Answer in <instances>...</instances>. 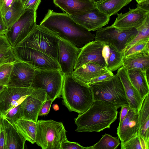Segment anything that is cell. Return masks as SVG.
<instances>
[{
  "mask_svg": "<svg viewBox=\"0 0 149 149\" xmlns=\"http://www.w3.org/2000/svg\"><path fill=\"white\" fill-rule=\"evenodd\" d=\"M79 48L93 41L95 35L76 22L67 14L48 10L40 24Z\"/></svg>",
  "mask_w": 149,
  "mask_h": 149,
  "instance_id": "cell-1",
  "label": "cell"
},
{
  "mask_svg": "<svg viewBox=\"0 0 149 149\" xmlns=\"http://www.w3.org/2000/svg\"><path fill=\"white\" fill-rule=\"evenodd\" d=\"M115 106L103 100L94 101L84 112L74 119L77 132H99L107 128L117 118L118 111Z\"/></svg>",
  "mask_w": 149,
  "mask_h": 149,
  "instance_id": "cell-2",
  "label": "cell"
},
{
  "mask_svg": "<svg viewBox=\"0 0 149 149\" xmlns=\"http://www.w3.org/2000/svg\"><path fill=\"white\" fill-rule=\"evenodd\" d=\"M61 96L68 109L79 114L87 110L94 101L90 86L77 81L71 74L64 75Z\"/></svg>",
  "mask_w": 149,
  "mask_h": 149,
  "instance_id": "cell-3",
  "label": "cell"
},
{
  "mask_svg": "<svg viewBox=\"0 0 149 149\" xmlns=\"http://www.w3.org/2000/svg\"><path fill=\"white\" fill-rule=\"evenodd\" d=\"M60 38L36 24L28 35L16 47L32 48L41 51L58 61V45Z\"/></svg>",
  "mask_w": 149,
  "mask_h": 149,
  "instance_id": "cell-4",
  "label": "cell"
},
{
  "mask_svg": "<svg viewBox=\"0 0 149 149\" xmlns=\"http://www.w3.org/2000/svg\"><path fill=\"white\" fill-rule=\"evenodd\" d=\"M37 123L35 143L43 149H61L67 139L63 124L52 120H40Z\"/></svg>",
  "mask_w": 149,
  "mask_h": 149,
  "instance_id": "cell-5",
  "label": "cell"
},
{
  "mask_svg": "<svg viewBox=\"0 0 149 149\" xmlns=\"http://www.w3.org/2000/svg\"><path fill=\"white\" fill-rule=\"evenodd\" d=\"M90 86L94 101H105L115 106L117 109L128 105L123 86L116 74L110 80L96 83Z\"/></svg>",
  "mask_w": 149,
  "mask_h": 149,
  "instance_id": "cell-6",
  "label": "cell"
},
{
  "mask_svg": "<svg viewBox=\"0 0 149 149\" xmlns=\"http://www.w3.org/2000/svg\"><path fill=\"white\" fill-rule=\"evenodd\" d=\"M64 77L60 70L36 69L31 88L44 90L47 98L54 101L61 97Z\"/></svg>",
  "mask_w": 149,
  "mask_h": 149,
  "instance_id": "cell-7",
  "label": "cell"
},
{
  "mask_svg": "<svg viewBox=\"0 0 149 149\" xmlns=\"http://www.w3.org/2000/svg\"><path fill=\"white\" fill-rule=\"evenodd\" d=\"M13 50L18 60L28 63L36 69L60 70L57 60L41 51L21 47H13Z\"/></svg>",
  "mask_w": 149,
  "mask_h": 149,
  "instance_id": "cell-8",
  "label": "cell"
},
{
  "mask_svg": "<svg viewBox=\"0 0 149 149\" xmlns=\"http://www.w3.org/2000/svg\"><path fill=\"white\" fill-rule=\"evenodd\" d=\"M138 32L135 28L122 30L111 26L97 30L95 39V40L112 45L123 54L125 48L134 38Z\"/></svg>",
  "mask_w": 149,
  "mask_h": 149,
  "instance_id": "cell-9",
  "label": "cell"
},
{
  "mask_svg": "<svg viewBox=\"0 0 149 149\" xmlns=\"http://www.w3.org/2000/svg\"><path fill=\"white\" fill-rule=\"evenodd\" d=\"M36 11L25 10L8 29L5 35L13 47L17 46L31 31L36 24Z\"/></svg>",
  "mask_w": 149,
  "mask_h": 149,
  "instance_id": "cell-10",
  "label": "cell"
},
{
  "mask_svg": "<svg viewBox=\"0 0 149 149\" xmlns=\"http://www.w3.org/2000/svg\"><path fill=\"white\" fill-rule=\"evenodd\" d=\"M81 50L70 42L60 38L58 45V62L64 75H70Z\"/></svg>",
  "mask_w": 149,
  "mask_h": 149,
  "instance_id": "cell-11",
  "label": "cell"
},
{
  "mask_svg": "<svg viewBox=\"0 0 149 149\" xmlns=\"http://www.w3.org/2000/svg\"><path fill=\"white\" fill-rule=\"evenodd\" d=\"M34 88L6 86L0 93V113L4 116L12 108L20 103Z\"/></svg>",
  "mask_w": 149,
  "mask_h": 149,
  "instance_id": "cell-12",
  "label": "cell"
},
{
  "mask_svg": "<svg viewBox=\"0 0 149 149\" xmlns=\"http://www.w3.org/2000/svg\"><path fill=\"white\" fill-rule=\"evenodd\" d=\"M47 93L40 89H34L32 93L21 102L22 119L37 122L39 113L47 99Z\"/></svg>",
  "mask_w": 149,
  "mask_h": 149,
  "instance_id": "cell-13",
  "label": "cell"
},
{
  "mask_svg": "<svg viewBox=\"0 0 149 149\" xmlns=\"http://www.w3.org/2000/svg\"><path fill=\"white\" fill-rule=\"evenodd\" d=\"M35 70L26 62L16 61L13 64L7 86L31 88Z\"/></svg>",
  "mask_w": 149,
  "mask_h": 149,
  "instance_id": "cell-14",
  "label": "cell"
},
{
  "mask_svg": "<svg viewBox=\"0 0 149 149\" xmlns=\"http://www.w3.org/2000/svg\"><path fill=\"white\" fill-rule=\"evenodd\" d=\"M104 45V42L95 40L81 48L74 70L89 63H93L105 67V63L102 53Z\"/></svg>",
  "mask_w": 149,
  "mask_h": 149,
  "instance_id": "cell-15",
  "label": "cell"
},
{
  "mask_svg": "<svg viewBox=\"0 0 149 149\" xmlns=\"http://www.w3.org/2000/svg\"><path fill=\"white\" fill-rule=\"evenodd\" d=\"M77 23L89 31H95L108 24L110 17L96 7L77 15H69Z\"/></svg>",
  "mask_w": 149,
  "mask_h": 149,
  "instance_id": "cell-16",
  "label": "cell"
},
{
  "mask_svg": "<svg viewBox=\"0 0 149 149\" xmlns=\"http://www.w3.org/2000/svg\"><path fill=\"white\" fill-rule=\"evenodd\" d=\"M148 15L149 12L139 7L132 9L130 8L127 13L118 14L115 22L111 26L122 30L137 29L143 24Z\"/></svg>",
  "mask_w": 149,
  "mask_h": 149,
  "instance_id": "cell-17",
  "label": "cell"
},
{
  "mask_svg": "<svg viewBox=\"0 0 149 149\" xmlns=\"http://www.w3.org/2000/svg\"><path fill=\"white\" fill-rule=\"evenodd\" d=\"M139 124L138 112L130 109L120 125L117 128V134L124 143L134 137L139 132Z\"/></svg>",
  "mask_w": 149,
  "mask_h": 149,
  "instance_id": "cell-18",
  "label": "cell"
},
{
  "mask_svg": "<svg viewBox=\"0 0 149 149\" xmlns=\"http://www.w3.org/2000/svg\"><path fill=\"white\" fill-rule=\"evenodd\" d=\"M116 75L120 78L123 86L130 108L139 112L143 100L131 83L127 70L122 66L118 69Z\"/></svg>",
  "mask_w": 149,
  "mask_h": 149,
  "instance_id": "cell-19",
  "label": "cell"
},
{
  "mask_svg": "<svg viewBox=\"0 0 149 149\" xmlns=\"http://www.w3.org/2000/svg\"><path fill=\"white\" fill-rule=\"evenodd\" d=\"M53 3L69 15H79L95 7L90 0H54Z\"/></svg>",
  "mask_w": 149,
  "mask_h": 149,
  "instance_id": "cell-20",
  "label": "cell"
},
{
  "mask_svg": "<svg viewBox=\"0 0 149 149\" xmlns=\"http://www.w3.org/2000/svg\"><path fill=\"white\" fill-rule=\"evenodd\" d=\"M108 71L105 67L93 63H89L74 70L71 75L77 81L88 85L92 79Z\"/></svg>",
  "mask_w": 149,
  "mask_h": 149,
  "instance_id": "cell-21",
  "label": "cell"
},
{
  "mask_svg": "<svg viewBox=\"0 0 149 149\" xmlns=\"http://www.w3.org/2000/svg\"><path fill=\"white\" fill-rule=\"evenodd\" d=\"M2 125L5 137V149H24L26 140L17 130L13 123L3 117Z\"/></svg>",
  "mask_w": 149,
  "mask_h": 149,
  "instance_id": "cell-22",
  "label": "cell"
},
{
  "mask_svg": "<svg viewBox=\"0 0 149 149\" xmlns=\"http://www.w3.org/2000/svg\"><path fill=\"white\" fill-rule=\"evenodd\" d=\"M102 55L107 69L111 72L123 66V53L112 45L104 43L102 52Z\"/></svg>",
  "mask_w": 149,
  "mask_h": 149,
  "instance_id": "cell-23",
  "label": "cell"
},
{
  "mask_svg": "<svg viewBox=\"0 0 149 149\" xmlns=\"http://www.w3.org/2000/svg\"><path fill=\"white\" fill-rule=\"evenodd\" d=\"M127 71L131 83L144 100L149 94V77L146 72L138 69L129 70Z\"/></svg>",
  "mask_w": 149,
  "mask_h": 149,
  "instance_id": "cell-24",
  "label": "cell"
},
{
  "mask_svg": "<svg viewBox=\"0 0 149 149\" xmlns=\"http://www.w3.org/2000/svg\"><path fill=\"white\" fill-rule=\"evenodd\" d=\"M138 113L139 134L149 145V94L143 100Z\"/></svg>",
  "mask_w": 149,
  "mask_h": 149,
  "instance_id": "cell-25",
  "label": "cell"
},
{
  "mask_svg": "<svg viewBox=\"0 0 149 149\" xmlns=\"http://www.w3.org/2000/svg\"><path fill=\"white\" fill-rule=\"evenodd\" d=\"M132 0H100L95 3V7L110 17L116 14Z\"/></svg>",
  "mask_w": 149,
  "mask_h": 149,
  "instance_id": "cell-26",
  "label": "cell"
},
{
  "mask_svg": "<svg viewBox=\"0 0 149 149\" xmlns=\"http://www.w3.org/2000/svg\"><path fill=\"white\" fill-rule=\"evenodd\" d=\"M37 122L21 119L13 124L19 132L24 138L32 144L35 143Z\"/></svg>",
  "mask_w": 149,
  "mask_h": 149,
  "instance_id": "cell-27",
  "label": "cell"
},
{
  "mask_svg": "<svg viewBox=\"0 0 149 149\" xmlns=\"http://www.w3.org/2000/svg\"><path fill=\"white\" fill-rule=\"evenodd\" d=\"M123 66L127 70L138 69L146 72L149 69V54H145L123 58Z\"/></svg>",
  "mask_w": 149,
  "mask_h": 149,
  "instance_id": "cell-28",
  "label": "cell"
},
{
  "mask_svg": "<svg viewBox=\"0 0 149 149\" xmlns=\"http://www.w3.org/2000/svg\"><path fill=\"white\" fill-rule=\"evenodd\" d=\"M25 10L21 0H14L3 18L8 29L20 17Z\"/></svg>",
  "mask_w": 149,
  "mask_h": 149,
  "instance_id": "cell-29",
  "label": "cell"
},
{
  "mask_svg": "<svg viewBox=\"0 0 149 149\" xmlns=\"http://www.w3.org/2000/svg\"><path fill=\"white\" fill-rule=\"evenodd\" d=\"M18 60L14 53L13 47L5 35H0V66L6 63H14Z\"/></svg>",
  "mask_w": 149,
  "mask_h": 149,
  "instance_id": "cell-30",
  "label": "cell"
},
{
  "mask_svg": "<svg viewBox=\"0 0 149 149\" xmlns=\"http://www.w3.org/2000/svg\"><path fill=\"white\" fill-rule=\"evenodd\" d=\"M149 38H143L131 46L123 54V58L143 54H149Z\"/></svg>",
  "mask_w": 149,
  "mask_h": 149,
  "instance_id": "cell-31",
  "label": "cell"
},
{
  "mask_svg": "<svg viewBox=\"0 0 149 149\" xmlns=\"http://www.w3.org/2000/svg\"><path fill=\"white\" fill-rule=\"evenodd\" d=\"M119 139L105 134L97 143L89 147V149H116L120 143Z\"/></svg>",
  "mask_w": 149,
  "mask_h": 149,
  "instance_id": "cell-32",
  "label": "cell"
},
{
  "mask_svg": "<svg viewBox=\"0 0 149 149\" xmlns=\"http://www.w3.org/2000/svg\"><path fill=\"white\" fill-rule=\"evenodd\" d=\"M149 146L140 136L139 132L128 141L121 143L120 145L122 149H149Z\"/></svg>",
  "mask_w": 149,
  "mask_h": 149,
  "instance_id": "cell-33",
  "label": "cell"
},
{
  "mask_svg": "<svg viewBox=\"0 0 149 149\" xmlns=\"http://www.w3.org/2000/svg\"><path fill=\"white\" fill-rule=\"evenodd\" d=\"M136 29L138 31L137 34L126 47L124 53L138 41L145 38H149V15H147L143 24Z\"/></svg>",
  "mask_w": 149,
  "mask_h": 149,
  "instance_id": "cell-34",
  "label": "cell"
},
{
  "mask_svg": "<svg viewBox=\"0 0 149 149\" xmlns=\"http://www.w3.org/2000/svg\"><path fill=\"white\" fill-rule=\"evenodd\" d=\"M3 117L13 123L22 119L23 109L21 102L9 110Z\"/></svg>",
  "mask_w": 149,
  "mask_h": 149,
  "instance_id": "cell-35",
  "label": "cell"
},
{
  "mask_svg": "<svg viewBox=\"0 0 149 149\" xmlns=\"http://www.w3.org/2000/svg\"><path fill=\"white\" fill-rule=\"evenodd\" d=\"M14 63H8L0 66V84L7 86Z\"/></svg>",
  "mask_w": 149,
  "mask_h": 149,
  "instance_id": "cell-36",
  "label": "cell"
},
{
  "mask_svg": "<svg viewBox=\"0 0 149 149\" xmlns=\"http://www.w3.org/2000/svg\"><path fill=\"white\" fill-rule=\"evenodd\" d=\"M114 75L112 72L108 71L99 76L92 79L88 84L90 85L98 82L106 81L111 79L114 77Z\"/></svg>",
  "mask_w": 149,
  "mask_h": 149,
  "instance_id": "cell-37",
  "label": "cell"
},
{
  "mask_svg": "<svg viewBox=\"0 0 149 149\" xmlns=\"http://www.w3.org/2000/svg\"><path fill=\"white\" fill-rule=\"evenodd\" d=\"M61 149H89V147L83 146L77 143L71 142L67 139L62 142Z\"/></svg>",
  "mask_w": 149,
  "mask_h": 149,
  "instance_id": "cell-38",
  "label": "cell"
},
{
  "mask_svg": "<svg viewBox=\"0 0 149 149\" xmlns=\"http://www.w3.org/2000/svg\"><path fill=\"white\" fill-rule=\"evenodd\" d=\"M14 0H0V11L2 19Z\"/></svg>",
  "mask_w": 149,
  "mask_h": 149,
  "instance_id": "cell-39",
  "label": "cell"
},
{
  "mask_svg": "<svg viewBox=\"0 0 149 149\" xmlns=\"http://www.w3.org/2000/svg\"><path fill=\"white\" fill-rule=\"evenodd\" d=\"M53 101L52 99L47 98L39 113L38 116H45L49 113L51 105Z\"/></svg>",
  "mask_w": 149,
  "mask_h": 149,
  "instance_id": "cell-40",
  "label": "cell"
},
{
  "mask_svg": "<svg viewBox=\"0 0 149 149\" xmlns=\"http://www.w3.org/2000/svg\"><path fill=\"white\" fill-rule=\"evenodd\" d=\"M41 0H29L24 6L25 10H33L36 11Z\"/></svg>",
  "mask_w": 149,
  "mask_h": 149,
  "instance_id": "cell-41",
  "label": "cell"
},
{
  "mask_svg": "<svg viewBox=\"0 0 149 149\" xmlns=\"http://www.w3.org/2000/svg\"><path fill=\"white\" fill-rule=\"evenodd\" d=\"M120 113V119L118 127L120 126L122 122L127 116L129 109H130L128 105L122 106Z\"/></svg>",
  "mask_w": 149,
  "mask_h": 149,
  "instance_id": "cell-42",
  "label": "cell"
},
{
  "mask_svg": "<svg viewBox=\"0 0 149 149\" xmlns=\"http://www.w3.org/2000/svg\"><path fill=\"white\" fill-rule=\"evenodd\" d=\"M5 137L2 123L0 127V149H5Z\"/></svg>",
  "mask_w": 149,
  "mask_h": 149,
  "instance_id": "cell-43",
  "label": "cell"
},
{
  "mask_svg": "<svg viewBox=\"0 0 149 149\" xmlns=\"http://www.w3.org/2000/svg\"><path fill=\"white\" fill-rule=\"evenodd\" d=\"M136 6L137 7L140 8L142 10L149 12V0H146L137 3Z\"/></svg>",
  "mask_w": 149,
  "mask_h": 149,
  "instance_id": "cell-44",
  "label": "cell"
},
{
  "mask_svg": "<svg viewBox=\"0 0 149 149\" xmlns=\"http://www.w3.org/2000/svg\"><path fill=\"white\" fill-rule=\"evenodd\" d=\"M8 29L4 22H0V35H5Z\"/></svg>",
  "mask_w": 149,
  "mask_h": 149,
  "instance_id": "cell-45",
  "label": "cell"
},
{
  "mask_svg": "<svg viewBox=\"0 0 149 149\" xmlns=\"http://www.w3.org/2000/svg\"><path fill=\"white\" fill-rule=\"evenodd\" d=\"M53 108L55 111H58L59 110V107L57 104H54L53 105Z\"/></svg>",
  "mask_w": 149,
  "mask_h": 149,
  "instance_id": "cell-46",
  "label": "cell"
},
{
  "mask_svg": "<svg viewBox=\"0 0 149 149\" xmlns=\"http://www.w3.org/2000/svg\"><path fill=\"white\" fill-rule=\"evenodd\" d=\"M3 116L0 113V127L2 124Z\"/></svg>",
  "mask_w": 149,
  "mask_h": 149,
  "instance_id": "cell-47",
  "label": "cell"
},
{
  "mask_svg": "<svg viewBox=\"0 0 149 149\" xmlns=\"http://www.w3.org/2000/svg\"><path fill=\"white\" fill-rule=\"evenodd\" d=\"M6 86H3L0 84V93L2 91L4 88Z\"/></svg>",
  "mask_w": 149,
  "mask_h": 149,
  "instance_id": "cell-48",
  "label": "cell"
},
{
  "mask_svg": "<svg viewBox=\"0 0 149 149\" xmlns=\"http://www.w3.org/2000/svg\"><path fill=\"white\" fill-rule=\"evenodd\" d=\"M29 0H21L23 6Z\"/></svg>",
  "mask_w": 149,
  "mask_h": 149,
  "instance_id": "cell-49",
  "label": "cell"
},
{
  "mask_svg": "<svg viewBox=\"0 0 149 149\" xmlns=\"http://www.w3.org/2000/svg\"><path fill=\"white\" fill-rule=\"evenodd\" d=\"M0 22H4L3 20L2 16H1L0 11Z\"/></svg>",
  "mask_w": 149,
  "mask_h": 149,
  "instance_id": "cell-50",
  "label": "cell"
},
{
  "mask_svg": "<svg viewBox=\"0 0 149 149\" xmlns=\"http://www.w3.org/2000/svg\"><path fill=\"white\" fill-rule=\"evenodd\" d=\"M92 2H93L94 3H95L96 2L99 1L100 0H90Z\"/></svg>",
  "mask_w": 149,
  "mask_h": 149,
  "instance_id": "cell-51",
  "label": "cell"
},
{
  "mask_svg": "<svg viewBox=\"0 0 149 149\" xmlns=\"http://www.w3.org/2000/svg\"><path fill=\"white\" fill-rule=\"evenodd\" d=\"M146 0H139L138 3H139V2H141L146 1Z\"/></svg>",
  "mask_w": 149,
  "mask_h": 149,
  "instance_id": "cell-52",
  "label": "cell"
},
{
  "mask_svg": "<svg viewBox=\"0 0 149 149\" xmlns=\"http://www.w3.org/2000/svg\"><path fill=\"white\" fill-rule=\"evenodd\" d=\"M136 1L137 3H138L139 0H136Z\"/></svg>",
  "mask_w": 149,
  "mask_h": 149,
  "instance_id": "cell-53",
  "label": "cell"
}]
</instances>
